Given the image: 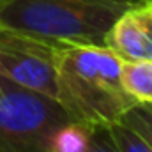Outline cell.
Segmentation results:
<instances>
[{"instance_id":"277c9868","label":"cell","mask_w":152,"mask_h":152,"mask_svg":"<svg viewBox=\"0 0 152 152\" xmlns=\"http://www.w3.org/2000/svg\"><path fill=\"white\" fill-rule=\"evenodd\" d=\"M62 46L0 28V75L57 101V62Z\"/></svg>"},{"instance_id":"ba28073f","label":"cell","mask_w":152,"mask_h":152,"mask_svg":"<svg viewBox=\"0 0 152 152\" xmlns=\"http://www.w3.org/2000/svg\"><path fill=\"white\" fill-rule=\"evenodd\" d=\"M118 122L134 129L152 147V103H138L131 106L118 118Z\"/></svg>"},{"instance_id":"6da1fadb","label":"cell","mask_w":152,"mask_h":152,"mask_svg":"<svg viewBox=\"0 0 152 152\" xmlns=\"http://www.w3.org/2000/svg\"><path fill=\"white\" fill-rule=\"evenodd\" d=\"M120 58L99 46H62L57 103L71 120L110 126L138 104L120 83Z\"/></svg>"},{"instance_id":"5b68a950","label":"cell","mask_w":152,"mask_h":152,"mask_svg":"<svg viewBox=\"0 0 152 152\" xmlns=\"http://www.w3.org/2000/svg\"><path fill=\"white\" fill-rule=\"evenodd\" d=\"M104 48L122 62L152 60V0L115 20L104 36Z\"/></svg>"},{"instance_id":"7a4b0ae2","label":"cell","mask_w":152,"mask_h":152,"mask_svg":"<svg viewBox=\"0 0 152 152\" xmlns=\"http://www.w3.org/2000/svg\"><path fill=\"white\" fill-rule=\"evenodd\" d=\"M151 0H12L0 12V28L60 46H99L115 20Z\"/></svg>"},{"instance_id":"52a82bcc","label":"cell","mask_w":152,"mask_h":152,"mask_svg":"<svg viewBox=\"0 0 152 152\" xmlns=\"http://www.w3.org/2000/svg\"><path fill=\"white\" fill-rule=\"evenodd\" d=\"M120 83L136 103H152V60L120 62Z\"/></svg>"},{"instance_id":"8992f818","label":"cell","mask_w":152,"mask_h":152,"mask_svg":"<svg viewBox=\"0 0 152 152\" xmlns=\"http://www.w3.org/2000/svg\"><path fill=\"white\" fill-rule=\"evenodd\" d=\"M57 152H118L110 126L67 122L60 134Z\"/></svg>"},{"instance_id":"3957f363","label":"cell","mask_w":152,"mask_h":152,"mask_svg":"<svg viewBox=\"0 0 152 152\" xmlns=\"http://www.w3.org/2000/svg\"><path fill=\"white\" fill-rule=\"evenodd\" d=\"M67 122L55 99L0 75V152H57Z\"/></svg>"},{"instance_id":"9c48e42d","label":"cell","mask_w":152,"mask_h":152,"mask_svg":"<svg viewBox=\"0 0 152 152\" xmlns=\"http://www.w3.org/2000/svg\"><path fill=\"white\" fill-rule=\"evenodd\" d=\"M110 133L113 136L118 152H152L149 142L122 122L110 124Z\"/></svg>"},{"instance_id":"30bf717a","label":"cell","mask_w":152,"mask_h":152,"mask_svg":"<svg viewBox=\"0 0 152 152\" xmlns=\"http://www.w3.org/2000/svg\"><path fill=\"white\" fill-rule=\"evenodd\" d=\"M11 2H12V0H0V12H2V11H4V9H5Z\"/></svg>"}]
</instances>
